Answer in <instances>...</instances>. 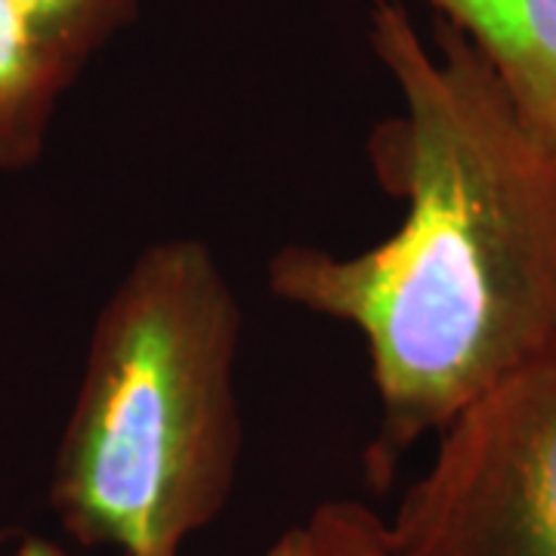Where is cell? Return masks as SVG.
<instances>
[{
    "mask_svg": "<svg viewBox=\"0 0 556 556\" xmlns=\"http://www.w3.org/2000/svg\"><path fill=\"white\" fill-rule=\"evenodd\" d=\"M31 35L75 75L139 16V0H13Z\"/></svg>",
    "mask_w": 556,
    "mask_h": 556,
    "instance_id": "8992f818",
    "label": "cell"
},
{
    "mask_svg": "<svg viewBox=\"0 0 556 556\" xmlns=\"http://www.w3.org/2000/svg\"><path fill=\"white\" fill-rule=\"evenodd\" d=\"M20 556H65L56 547H50V544H43V541H31V544H25L22 547Z\"/></svg>",
    "mask_w": 556,
    "mask_h": 556,
    "instance_id": "ba28073f",
    "label": "cell"
},
{
    "mask_svg": "<svg viewBox=\"0 0 556 556\" xmlns=\"http://www.w3.org/2000/svg\"><path fill=\"white\" fill-rule=\"evenodd\" d=\"M477 50L529 134L556 155V0H420Z\"/></svg>",
    "mask_w": 556,
    "mask_h": 556,
    "instance_id": "277c9868",
    "label": "cell"
},
{
    "mask_svg": "<svg viewBox=\"0 0 556 556\" xmlns=\"http://www.w3.org/2000/svg\"><path fill=\"white\" fill-rule=\"evenodd\" d=\"M368 28L402 100L371 139L402 223L358 254L285 244L266 278L365 340L380 405L365 477L387 492L420 439L556 356V155L452 25L427 43L399 0H375Z\"/></svg>",
    "mask_w": 556,
    "mask_h": 556,
    "instance_id": "6da1fadb",
    "label": "cell"
},
{
    "mask_svg": "<svg viewBox=\"0 0 556 556\" xmlns=\"http://www.w3.org/2000/svg\"><path fill=\"white\" fill-rule=\"evenodd\" d=\"M383 526L390 556H556V356L460 412Z\"/></svg>",
    "mask_w": 556,
    "mask_h": 556,
    "instance_id": "3957f363",
    "label": "cell"
},
{
    "mask_svg": "<svg viewBox=\"0 0 556 556\" xmlns=\"http://www.w3.org/2000/svg\"><path fill=\"white\" fill-rule=\"evenodd\" d=\"M78 75L25 25L13 0H0V170L40 159L65 90Z\"/></svg>",
    "mask_w": 556,
    "mask_h": 556,
    "instance_id": "5b68a950",
    "label": "cell"
},
{
    "mask_svg": "<svg viewBox=\"0 0 556 556\" xmlns=\"http://www.w3.org/2000/svg\"><path fill=\"white\" fill-rule=\"evenodd\" d=\"M316 556H390L387 526L362 501H325L303 526Z\"/></svg>",
    "mask_w": 556,
    "mask_h": 556,
    "instance_id": "52a82bcc",
    "label": "cell"
},
{
    "mask_svg": "<svg viewBox=\"0 0 556 556\" xmlns=\"http://www.w3.org/2000/svg\"><path fill=\"white\" fill-rule=\"evenodd\" d=\"M244 313L214 248H142L105 298L62 430L50 501L84 547L182 556L226 510L244 448Z\"/></svg>",
    "mask_w": 556,
    "mask_h": 556,
    "instance_id": "7a4b0ae2",
    "label": "cell"
}]
</instances>
